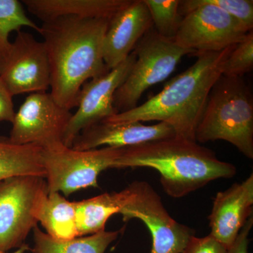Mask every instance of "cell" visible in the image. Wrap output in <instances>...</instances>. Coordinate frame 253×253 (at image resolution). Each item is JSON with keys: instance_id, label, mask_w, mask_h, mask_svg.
Listing matches in <instances>:
<instances>
[{"instance_id": "obj_1", "label": "cell", "mask_w": 253, "mask_h": 253, "mask_svg": "<svg viewBox=\"0 0 253 253\" xmlns=\"http://www.w3.org/2000/svg\"><path fill=\"white\" fill-rule=\"evenodd\" d=\"M109 19L63 16L43 22L49 58L51 95L70 110L78 106L82 86L110 71L103 57V42Z\"/></svg>"}, {"instance_id": "obj_2", "label": "cell", "mask_w": 253, "mask_h": 253, "mask_svg": "<svg viewBox=\"0 0 253 253\" xmlns=\"http://www.w3.org/2000/svg\"><path fill=\"white\" fill-rule=\"evenodd\" d=\"M234 46L217 52L195 53L192 56H197L196 62L172 78L158 94L140 106L104 121L114 124L158 121L172 126L176 136L196 141V129L208 96L222 76Z\"/></svg>"}, {"instance_id": "obj_3", "label": "cell", "mask_w": 253, "mask_h": 253, "mask_svg": "<svg viewBox=\"0 0 253 253\" xmlns=\"http://www.w3.org/2000/svg\"><path fill=\"white\" fill-rule=\"evenodd\" d=\"M127 168L156 169L165 192L174 199L236 174L235 166L218 159L212 150L176 136L124 148L112 168Z\"/></svg>"}, {"instance_id": "obj_4", "label": "cell", "mask_w": 253, "mask_h": 253, "mask_svg": "<svg viewBox=\"0 0 253 253\" xmlns=\"http://www.w3.org/2000/svg\"><path fill=\"white\" fill-rule=\"evenodd\" d=\"M224 140L253 159V102L242 78L221 76L212 86L196 131V142Z\"/></svg>"}, {"instance_id": "obj_5", "label": "cell", "mask_w": 253, "mask_h": 253, "mask_svg": "<svg viewBox=\"0 0 253 253\" xmlns=\"http://www.w3.org/2000/svg\"><path fill=\"white\" fill-rule=\"evenodd\" d=\"M134 51L135 62L115 93L113 105L118 113L137 106L146 89L169 77L183 56L195 54L177 45L174 40L159 36L153 28L136 44Z\"/></svg>"}, {"instance_id": "obj_6", "label": "cell", "mask_w": 253, "mask_h": 253, "mask_svg": "<svg viewBox=\"0 0 253 253\" xmlns=\"http://www.w3.org/2000/svg\"><path fill=\"white\" fill-rule=\"evenodd\" d=\"M123 149L104 147L79 151L62 142L42 148L48 191L68 196L80 190L99 187V174L112 168Z\"/></svg>"}, {"instance_id": "obj_7", "label": "cell", "mask_w": 253, "mask_h": 253, "mask_svg": "<svg viewBox=\"0 0 253 253\" xmlns=\"http://www.w3.org/2000/svg\"><path fill=\"white\" fill-rule=\"evenodd\" d=\"M182 20L174 41L184 49L197 52H217L236 45L249 33L222 9L204 0L180 1Z\"/></svg>"}, {"instance_id": "obj_8", "label": "cell", "mask_w": 253, "mask_h": 253, "mask_svg": "<svg viewBox=\"0 0 253 253\" xmlns=\"http://www.w3.org/2000/svg\"><path fill=\"white\" fill-rule=\"evenodd\" d=\"M49 194L45 178L11 176L0 181V250L19 249L38 224L40 206Z\"/></svg>"}, {"instance_id": "obj_9", "label": "cell", "mask_w": 253, "mask_h": 253, "mask_svg": "<svg viewBox=\"0 0 253 253\" xmlns=\"http://www.w3.org/2000/svg\"><path fill=\"white\" fill-rule=\"evenodd\" d=\"M127 186L130 195L120 212L123 221L138 219L146 224L152 239L150 253H183L194 231L169 215L149 183L136 181Z\"/></svg>"}, {"instance_id": "obj_10", "label": "cell", "mask_w": 253, "mask_h": 253, "mask_svg": "<svg viewBox=\"0 0 253 253\" xmlns=\"http://www.w3.org/2000/svg\"><path fill=\"white\" fill-rule=\"evenodd\" d=\"M72 115L70 110L58 104L50 93H32L15 113L6 139L11 144L42 148L62 142Z\"/></svg>"}, {"instance_id": "obj_11", "label": "cell", "mask_w": 253, "mask_h": 253, "mask_svg": "<svg viewBox=\"0 0 253 253\" xmlns=\"http://www.w3.org/2000/svg\"><path fill=\"white\" fill-rule=\"evenodd\" d=\"M135 60V53L132 51L116 68L83 84L78 97V109L72 115L63 134L65 146L72 147L82 130L118 114L113 105L115 93L127 78Z\"/></svg>"}, {"instance_id": "obj_12", "label": "cell", "mask_w": 253, "mask_h": 253, "mask_svg": "<svg viewBox=\"0 0 253 253\" xmlns=\"http://www.w3.org/2000/svg\"><path fill=\"white\" fill-rule=\"evenodd\" d=\"M0 80L11 96L43 92L50 87L49 58L43 42L18 31L1 66Z\"/></svg>"}, {"instance_id": "obj_13", "label": "cell", "mask_w": 253, "mask_h": 253, "mask_svg": "<svg viewBox=\"0 0 253 253\" xmlns=\"http://www.w3.org/2000/svg\"><path fill=\"white\" fill-rule=\"evenodd\" d=\"M153 28L144 0H130L110 19L103 42V57L108 69L121 64Z\"/></svg>"}, {"instance_id": "obj_14", "label": "cell", "mask_w": 253, "mask_h": 253, "mask_svg": "<svg viewBox=\"0 0 253 253\" xmlns=\"http://www.w3.org/2000/svg\"><path fill=\"white\" fill-rule=\"evenodd\" d=\"M253 209L252 173L246 180L234 183L229 189L216 194L208 216L209 235L229 249L246 223L253 217Z\"/></svg>"}, {"instance_id": "obj_15", "label": "cell", "mask_w": 253, "mask_h": 253, "mask_svg": "<svg viewBox=\"0 0 253 253\" xmlns=\"http://www.w3.org/2000/svg\"><path fill=\"white\" fill-rule=\"evenodd\" d=\"M176 136L165 123L144 126L139 122L114 124L101 121L82 130L73 141V149L86 151L105 147L126 148Z\"/></svg>"}, {"instance_id": "obj_16", "label": "cell", "mask_w": 253, "mask_h": 253, "mask_svg": "<svg viewBox=\"0 0 253 253\" xmlns=\"http://www.w3.org/2000/svg\"><path fill=\"white\" fill-rule=\"evenodd\" d=\"M130 0H24L28 11L43 22L63 17L111 19Z\"/></svg>"}, {"instance_id": "obj_17", "label": "cell", "mask_w": 253, "mask_h": 253, "mask_svg": "<svg viewBox=\"0 0 253 253\" xmlns=\"http://www.w3.org/2000/svg\"><path fill=\"white\" fill-rule=\"evenodd\" d=\"M126 186L119 192L104 193L90 199L76 201L78 237L104 231L113 214L121 212L129 199Z\"/></svg>"}, {"instance_id": "obj_18", "label": "cell", "mask_w": 253, "mask_h": 253, "mask_svg": "<svg viewBox=\"0 0 253 253\" xmlns=\"http://www.w3.org/2000/svg\"><path fill=\"white\" fill-rule=\"evenodd\" d=\"M37 218L46 234L55 239L78 237L76 201L71 202L61 193H49L44 197Z\"/></svg>"}, {"instance_id": "obj_19", "label": "cell", "mask_w": 253, "mask_h": 253, "mask_svg": "<svg viewBox=\"0 0 253 253\" xmlns=\"http://www.w3.org/2000/svg\"><path fill=\"white\" fill-rule=\"evenodd\" d=\"M33 231L34 245L31 249L32 253H105L121 232V230H104L89 236L62 241L51 237L38 225Z\"/></svg>"}, {"instance_id": "obj_20", "label": "cell", "mask_w": 253, "mask_h": 253, "mask_svg": "<svg viewBox=\"0 0 253 253\" xmlns=\"http://www.w3.org/2000/svg\"><path fill=\"white\" fill-rule=\"evenodd\" d=\"M20 175L45 178L42 147L33 144H11L6 138H0V181Z\"/></svg>"}, {"instance_id": "obj_21", "label": "cell", "mask_w": 253, "mask_h": 253, "mask_svg": "<svg viewBox=\"0 0 253 253\" xmlns=\"http://www.w3.org/2000/svg\"><path fill=\"white\" fill-rule=\"evenodd\" d=\"M28 27L41 33V28L28 17L22 4L18 0H0V66L11 49L10 33Z\"/></svg>"}, {"instance_id": "obj_22", "label": "cell", "mask_w": 253, "mask_h": 253, "mask_svg": "<svg viewBox=\"0 0 253 253\" xmlns=\"http://www.w3.org/2000/svg\"><path fill=\"white\" fill-rule=\"evenodd\" d=\"M159 36L174 40L182 20L179 14V0H144Z\"/></svg>"}, {"instance_id": "obj_23", "label": "cell", "mask_w": 253, "mask_h": 253, "mask_svg": "<svg viewBox=\"0 0 253 253\" xmlns=\"http://www.w3.org/2000/svg\"><path fill=\"white\" fill-rule=\"evenodd\" d=\"M253 67V32L251 31L234 46L226 60L222 75L226 77L242 78Z\"/></svg>"}, {"instance_id": "obj_24", "label": "cell", "mask_w": 253, "mask_h": 253, "mask_svg": "<svg viewBox=\"0 0 253 253\" xmlns=\"http://www.w3.org/2000/svg\"><path fill=\"white\" fill-rule=\"evenodd\" d=\"M236 18L249 31L253 28V0H204Z\"/></svg>"}, {"instance_id": "obj_25", "label": "cell", "mask_w": 253, "mask_h": 253, "mask_svg": "<svg viewBox=\"0 0 253 253\" xmlns=\"http://www.w3.org/2000/svg\"><path fill=\"white\" fill-rule=\"evenodd\" d=\"M227 249L212 236H192L183 253H226Z\"/></svg>"}, {"instance_id": "obj_26", "label": "cell", "mask_w": 253, "mask_h": 253, "mask_svg": "<svg viewBox=\"0 0 253 253\" xmlns=\"http://www.w3.org/2000/svg\"><path fill=\"white\" fill-rule=\"evenodd\" d=\"M15 113L13 96L0 80V122L12 123Z\"/></svg>"}, {"instance_id": "obj_27", "label": "cell", "mask_w": 253, "mask_h": 253, "mask_svg": "<svg viewBox=\"0 0 253 253\" xmlns=\"http://www.w3.org/2000/svg\"><path fill=\"white\" fill-rule=\"evenodd\" d=\"M253 226V217H251L240 231L234 244L227 250L226 253H249V235Z\"/></svg>"}, {"instance_id": "obj_28", "label": "cell", "mask_w": 253, "mask_h": 253, "mask_svg": "<svg viewBox=\"0 0 253 253\" xmlns=\"http://www.w3.org/2000/svg\"><path fill=\"white\" fill-rule=\"evenodd\" d=\"M31 251V248L29 247L28 244H23L21 247H20L19 249H18L17 251H15V252L12 253H25L26 251ZM0 253H8L7 252H4V251H1L0 250Z\"/></svg>"}]
</instances>
